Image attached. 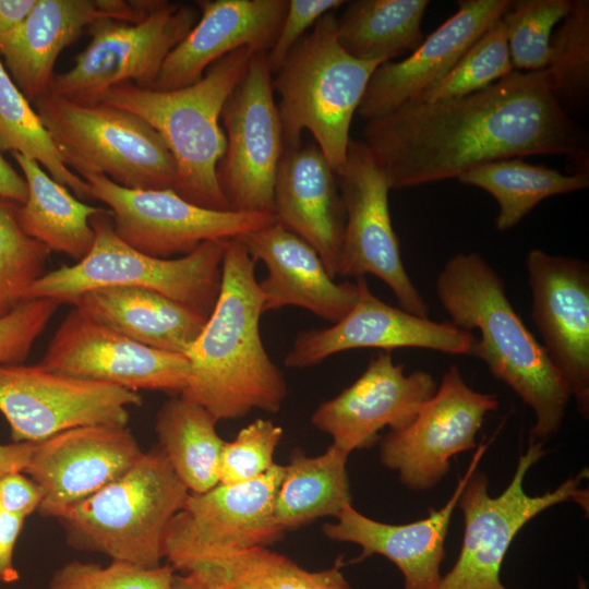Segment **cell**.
<instances>
[{"mask_svg": "<svg viewBox=\"0 0 589 589\" xmlns=\"http://www.w3.org/2000/svg\"><path fill=\"white\" fill-rule=\"evenodd\" d=\"M363 143L390 190L527 156H566L588 170V133L555 96L546 70H515L454 99L409 101L366 121Z\"/></svg>", "mask_w": 589, "mask_h": 589, "instance_id": "1", "label": "cell"}, {"mask_svg": "<svg viewBox=\"0 0 589 589\" xmlns=\"http://www.w3.org/2000/svg\"><path fill=\"white\" fill-rule=\"evenodd\" d=\"M255 265L238 238L227 240L218 299L185 353L190 377L180 396L217 421L240 419L254 409L276 413L288 394L261 337Z\"/></svg>", "mask_w": 589, "mask_h": 589, "instance_id": "2", "label": "cell"}, {"mask_svg": "<svg viewBox=\"0 0 589 589\" xmlns=\"http://www.w3.org/2000/svg\"><path fill=\"white\" fill-rule=\"evenodd\" d=\"M435 290L453 325L480 332L472 356L533 410L536 422L530 437L544 442L556 434L569 390L543 346L513 308L495 269L476 252H459L438 273Z\"/></svg>", "mask_w": 589, "mask_h": 589, "instance_id": "3", "label": "cell"}, {"mask_svg": "<svg viewBox=\"0 0 589 589\" xmlns=\"http://www.w3.org/2000/svg\"><path fill=\"white\" fill-rule=\"evenodd\" d=\"M253 53L249 48L230 52L212 63L200 81L182 88L156 91L120 84L88 103L113 106L145 120L175 160L172 190L194 205L230 211L216 175L226 148L220 113Z\"/></svg>", "mask_w": 589, "mask_h": 589, "instance_id": "4", "label": "cell"}, {"mask_svg": "<svg viewBox=\"0 0 589 589\" xmlns=\"http://www.w3.org/2000/svg\"><path fill=\"white\" fill-rule=\"evenodd\" d=\"M382 63L346 52L337 40L335 12L323 15L273 74L285 149L300 146L309 131L336 173L346 160L353 116Z\"/></svg>", "mask_w": 589, "mask_h": 589, "instance_id": "5", "label": "cell"}, {"mask_svg": "<svg viewBox=\"0 0 589 589\" xmlns=\"http://www.w3.org/2000/svg\"><path fill=\"white\" fill-rule=\"evenodd\" d=\"M189 494L158 447L143 452L121 477L56 519L74 550L155 568L164 558L166 530Z\"/></svg>", "mask_w": 589, "mask_h": 589, "instance_id": "6", "label": "cell"}, {"mask_svg": "<svg viewBox=\"0 0 589 589\" xmlns=\"http://www.w3.org/2000/svg\"><path fill=\"white\" fill-rule=\"evenodd\" d=\"M95 239L91 251L74 265H64L36 280L25 300L48 298L69 302L104 287H137L158 292L209 316L218 299L227 240L203 242L176 259L146 255L115 232L111 212L91 218Z\"/></svg>", "mask_w": 589, "mask_h": 589, "instance_id": "7", "label": "cell"}, {"mask_svg": "<svg viewBox=\"0 0 589 589\" xmlns=\"http://www.w3.org/2000/svg\"><path fill=\"white\" fill-rule=\"evenodd\" d=\"M34 107L64 164L81 177L104 175L135 190L173 189L175 160L159 134L139 116L51 92Z\"/></svg>", "mask_w": 589, "mask_h": 589, "instance_id": "8", "label": "cell"}, {"mask_svg": "<svg viewBox=\"0 0 589 589\" xmlns=\"http://www.w3.org/2000/svg\"><path fill=\"white\" fill-rule=\"evenodd\" d=\"M543 445L544 442L530 437L509 484L497 496L490 495L486 476L474 470L457 504L464 515L460 551L436 589H510L501 580V568L525 525L549 507L566 502L576 503L588 513V489L581 488L587 469L541 495L526 493L524 480L528 470L548 453Z\"/></svg>", "mask_w": 589, "mask_h": 589, "instance_id": "9", "label": "cell"}, {"mask_svg": "<svg viewBox=\"0 0 589 589\" xmlns=\"http://www.w3.org/2000/svg\"><path fill=\"white\" fill-rule=\"evenodd\" d=\"M199 16L192 4L160 0L136 23L96 20L87 27L88 45L70 70L55 75L51 93L88 103L120 84L152 89L166 58Z\"/></svg>", "mask_w": 589, "mask_h": 589, "instance_id": "10", "label": "cell"}, {"mask_svg": "<svg viewBox=\"0 0 589 589\" xmlns=\"http://www.w3.org/2000/svg\"><path fill=\"white\" fill-rule=\"evenodd\" d=\"M274 93L266 52H255L220 113L226 148L216 175L230 211L274 215V185L285 149Z\"/></svg>", "mask_w": 589, "mask_h": 589, "instance_id": "11", "label": "cell"}, {"mask_svg": "<svg viewBox=\"0 0 589 589\" xmlns=\"http://www.w3.org/2000/svg\"><path fill=\"white\" fill-rule=\"evenodd\" d=\"M89 199L107 205L116 235L154 257L187 255L203 242L228 240L275 223L264 213L214 211L194 205L172 189L135 190L104 175H85Z\"/></svg>", "mask_w": 589, "mask_h": 589, "instance_id": "12", "label": "cell"}, {"mask_svg": "<svg viewBox=\"0 0 589 589\" xmlns=\"http://www.w3.org/2000/svg\"><path fill=\"white\" fill-rule=\"evenodd\" d=\"M142 404L137 392L112 384L39 364H0V412L15 443H38L80 426H128L129 407Z\"/></svg>", "mask_w": 589, "mask_h": 589, "instance_id": "13", "label": "cell"}, {"mask_svg": "<svg viewBox=\"0 0 589 589\" xmlns=\"http://www.w3.org/2000/svg\"><path fill=\"white\" fill-rule=\"evenodd\" d=\"M336 177L346 215L337 276L373 275L393 291L401 309L429 317V306L401 259L388 206L389 185L363 141L350 140Z\"/></svg>", "mask_w": 589, "mask_h": 589, "instance_id": "14", "label": "cell"}, {"mask_svg": "<svg viewBox=\"0 0 589 589\" xmlns=\"http://www.w3.org/2000/svg\"><path fill=\"white\" fill-rule=\"evenodd\" d=\"M498 405L495 394L472 389L452 365L413 421L381 440L380 460L407 489L430 490L449 471L454 456L478 446L484 417Z\"/></svg>", "mask_w": 589, "mask_h": 589, "instance_id": "15", "label": "cell"}, {"mask_svg": "<svg viewBox=\"0 0 589 589\" xmlns=\"http://www.w3.org/2000/svg\"><path fill=\"white\" fill-rule=\"evenodd\" d=\"M37 364L63 375L171 396L180 395L190 377L185 356L134 341L75 308L61 322Z\"/></svg>", "mask_w": 589, "mask_h": 589, "instance_id": "16", "label": "cell"}, {"mask_svg": "<svg viewBox=\"0 0 589 589\" xmlns=\"http://www.w3.org/2000/svg\"><path fill=\"white\" fill-rule=\"evenodd\" d=\"M531 316L549 358L563 376L582 418L589 417V265L587 262L528 252Z\"/></svg>", "mask_w": 589, "mask_h": 589, "instance_id": "17", "label": "cell"}, {"mask_svg": "<svg viewBox=\"0 0 589 589\" xmlns=\"http://www.w3.org/2000/svg\"><path fill=\"white\" fill-rule=\"evenodd\" d=\"M356 283L358 298L351 311L329 327L299 332L285 356L287 368L314 366L338 352L359 348H423L472 356L477 338L471 332L387 304L372 293L365 277H357Z\"/></svg>", "mask_w": 589, "mask_h": 589, "instance_id": "18", "label": "cell"}, {"mask_svg": "<svg viewBox=\"0 0 589 589\" xmlns=\"http://www.w3.org/2000/svg\"><path fill=\"white\" fill-rule=\"evenodd\" d=\"M438 384L426 371L405 374L392 352L372 358L363 373L337 396L318 405L312 424L333 438V445L350 455L374 445L378 433L410 424Z\"/></svg>", "mask_w": 589, "mask_h": 589, "instance_id": "19", "label": "cell"}, {"mask_svg": "<svg viewBox=\"0 0 589 589\" xmlns=\"http://www.w3.org/2000/svg\"><path fill=\"white\" fill-rule=\"evenodd\" d=\"M142 453L128 426H80L36 443L23 472L43 492L37 513L56 519L121 477Z\"/></svg>", "mask_w": 589, "mask_h": 589, "instance_id": "20", "label": "cell"}, {"mask_svg": "<svg viewBox=\"0 0 589 589\" xmlns=\"http://www.w3.org/2000/svg\"><path fill=\"white\" fill-rule=\"evenodd\" d=\"M512 0H459L457 11L409 57L373 72L358 108L365 121L386 116L442 80L469 47L509 8Z\"/></svg>", "mask_w": 589, "mask_h": 589, "instance_id": "21", "label": "cell"}, {"mask_svg": "<svg viewBox=\"0 0 589 589\" xmlns=\"http://www.w3.org/2000/svg\"><path fill=\"white\" fill-rule=\"evenodd\" d=\"M492 441H482L477 446L449 500L440 509H431L428 517L390 525L364 516L350 504L335 518V522L323 525V533L329 540L359 545L361 553L351 561L353 563L374 554L389 560L404 577V589H436L442 579L441 564L445 557V540L453 513Z\"/></svg>", "mask_w": 589, "mask_h": 589, "instance_id": "22", "label": "cell"}, {"mask_svg": "<svg viewBox=\"0 0 589 589\" xmlns=\"http://www.w3.org/2000/svg\"><path fill=\"white\" fill-rule=\"evenodd\" d=\"M132 1L37 0L13 29L0 34V58L10 77L35 103L51 92L53 67L61 51L99 19L132 23Z\"/></svg>", "mask_w": 589, "mask_h": 589, "instance_id": "23", "label": "cell"}, {"mask_svg": "<svg viewBox=\"0 0 589 589\" xmlns=\"http://www.w3.org/2000/svg\"><path fill=\"white\" fill-rule=\"evenodd\" d=\"M200 16L166 58L152 89L172 91L200 81L206 69L241 48L266 52L273 46L288 0H200Z\"/></svg>", "mask_w": 589, "mask_h": 589, "instance_id": "24", "label": "cell"}, {"mask_svg": "<svg viewBox=\"0 0 589 589\" xmlns=\"http://www.w3.org/2000/svg\"><path fill=\"white\" fill-rule=\"evenodd\" d=\"M238 239L266 266L259 281L263 313L292 305L334 324L356 304L357 283L335 281L317 252L276 221Z\"/></svg>", "mask_w": 589, "mask_h": 589, "instance_id": "25", "label": "cell"}, {"mask_svg": "<svg viewBox=\"0 0 589 589\" xmlns=\"http://www.w3.org/2000/svg\"><path fill=\"white\" fill-rule=\"evenodd\" d=\"M164 557L206 589H352L341 557L328 569L309 572L267 546L202 543L168 529Z\"/></svg>", "mask_w": 589, "mask_h": 589, "instance_id": "26", "label": "cell"}, {"mask_svg": "<svg viewBox=\"0 0 589 589\" xmlns=\"http://www.w3.org/2000/svg\"><path fill=\"white\" fill-rule=\"evenodd\" d=\"M274 218L306 241L330 277H337L346 215L336 173L316 144L284 149L274 185Z\"/></svg>", "mask_w": 589, "mask_h": 589, "instance_id": "27", "label": "cell"}, {"mask_svg": "<svg viewBox=\"0 0 589 589\" xmlns=\"http://www.w3.org/2000/svg\"><path fill=\"white\" fill-rule=\"evenodd\" d=\"M285 466L275 464L259 478L232 485L218 483L189 494L183 510L168 530L188 539L217 545L268 546L284 532L275 519V500Z\"/></svg>", "mask_w": 589, "mask_h": 589, "instance_id": "28", "label": "cell"}, {"mask_svg": "<svg viewBox=\"0 0 589 589\" xmlns=\"http://www.w3.org/2000/svg\"><path fill=\"white\" fill-rule=\"evenodd\" d=\"M68 303L134 341L183 356L207 321L184 304L137 287L97 288Z\"/></svg>", "mask_w": 589, "mask_h": 589, "instance_id": "29", "label": "cell"}, {"mask_svg": "<svg viewBox=\"0 0 589 589\" xmlns=\"http://www.w3.org/2000/svg\"><path fill=\"white\" fill-rule=\"evenodd\" d=\"M12 155L27 184V199L17 211L22 230L50 252L82 260L95 239L91 218L108 208L81 202L36 160L20 153Z\"/></svg>", "mask_w": 589, "mask_h": 589, "instance_id": "30", "label": "cell"}, {"mask_svg": "<svg viewBox=\"0 0 589 589\" xmlns=\"http://www.w3.org/2000/svg\"><path fill=\"white\" fill-rule=\"evenodd\" d=\"M348 456L333 444L315 457L292 452L275 500V519L284 533L322 517L336 518L351 504Z\"/></svg>", "mask_w": 589, "mask_h": 589, "instance_id": "31", "label": "cell"}, {"mask_svg": "<svg viewBox=\"0 0 589 589\" xmlns=\"http://www.w3.org/2000/svg\"><path fill=\"white\" fill-rule=\"evenodd\" d=\"M336 15V36L356 59L387 62L423 41L428 0H353Z\"/></svg>", "mask_w": 589, "mask_h": 589, "instance_id": "32", "label": "cell"}, {"mask_svg": "<svg viewBox=\"0 0 589 589\" xmlns=\"http://www.w3.org/2000/svg\"><path fill=\"white\" fill-rule=\"evenodd\" d=\"M217 420L203 407L180 395L160 407L155 431L159 448L191 494L204 493L219 483V458L225 441Z\"/></svg>", "mask_w": 589, "mask_h": 589, "instance_id": "33", "label": "cell"}, {"mask_svg": "<svg viewBox=\"0 0 589 589\" xmlns=\"http://www.w3.org/2000/svg\"><path fill=\"white\" fill-rule=\"evenodd\" d=\"M457 180L492 195L498 205L495 228L506 231L518 225L543 200L587 189L589 171L564 175L557 169L517 157L477 166Z\"/></svg>", "mask_w": 589, "mask_h": 589, "instance_id": "34", "label": "cell"}, {"mask_svg": "<svg viewBox=\"0 0 589 589\" xmlns=\"http://www.w3.org/2000/svg\"><path fill=\"white\" fill-rule=\"evenodd\" d=\"M20 153L36 160L79 200L89 199L87 182L63 161L36 110L14 84L0 58V153Z\"/></svg>", "mask_w": 589, "mask_h": 589, "instance_id": "35", "label": "cell"}, {"mask_svg": "<svg viewBox=\"0 0 589 589\" xmlns=\"http://www.w3.org/2000/svg\"><path fill=\"white\" fill-rule=\"evenodd\" d=\"M551 87L572 115L585 108L589 95V1L572 0L553 32L546 67Z\"/></svg>", "mask_w": 589, "mask_h": 589, "instance_id": "36", "label": "cell"}, {"mask_svg": "<svg viewBox=\"0 0 589 589\" xmlns=\"http://www.w3.org/2000/svg\"><path fill=\"white\" fill-rule=\"evenodd\" d=\"M502 17L483 33L437 83L411 101H442L484 89L514 72Z\"/></svg>", "mask_w": 589, "mask_h": 589, "instance_id": "37", "label": "cell"}, {"mask_svg": "<svg viewBox=\"0 0 589 589\" xmlns=\"http://www.w3.org/2000/svg\"><path fill=\"white\" fill-rule=\"evenodd\" d=\"M19 205L0 197V318L24 301L28 288L45 275L50 254L22 230Z\"/></svg>", "mask_w": 589, "mask_h": 589, "instance_id": "38", "label": "cell"}, {"mask_svg": "<svg viewBox=\"0 0 589 589\" xmlns=\"http://www.w3.org/2000/svg\"><path fill=\"white\" fill-rule=\"evenodd\" d=\"M570 5L572 0H512L502 21L516 71L546 69L553 29Z\"/></svg>", "mask_w": 589, "mask_h": 589, "instance_id": "39", "label": "cell"}, {"mask_svg": "<svg viewBox=\"0 0 589 589\" xmlns=\"http://www.w3.org/2000/svg\"><path fill=\"white\" fill-rule=\"evenodd\" d=\"M175 569L168 565L141 568L111 561L108 565L69 562L59 567L49 589H170Z\"/></svg>", "mask_w": 589, "mask_h": 589, "instance_id": "40", "label": "cell"}, {"mask_svg": "<svg viewBox=\"0 0 589 589\" xmlns=\"http://www.w3.org/2000/svg\"><path fill=\"white\" fill-rule=\"evenodd\" d=\"M284 430L268 419H256L223 446L218 478L220 484L248 482L268 471Z\"/></svg>", "mask_w": 589, "mask_h": 589, "instance_id": "41", "label": "cell"}, {"mask_svg": "<svg viewBox=\"0 0 589 589\" xmlns=\"http://www.w3.org/2000/svg\"><path fill=\"white\" fill-rule=\"evenodd\" d=\"M61 302L40 298L22 301L0 318V364H22Z\"/></svg>", "mask_w": 589, "mask_h": 589, "instance_id": "42", "label": "cell"}, {"mask_svg": "<svg viewBox=\"0 0 589 589\" xmlns=\"http://www.w3.org/2000/svg\"><path fill=\"white\" fill-rule=\"evenodd\" d=\"M346 1L342 0H288L286 15L278 35L266 53L274 74L293 46L325 14L335 12Z\"/></svg>", "mask_w": 589, "mask_h": 589, "instance_id": "43", "label": "cell"}, {"mask_svg": "<svg viewBox=\"0 0 589 589\" xmlns=\"http://www.w3.org/2000/svg\"><path fill=\"white\" fill-rule=\"evenodd\" d=\"M43 501L39 486L23 472L0 476V512L26 518L37 512Z\"/></svg>", "mask_w": 589, "mask_h": 589, "instance_id": "44", "label": "cell"}, {"mask_svg": "<svg viewBox=\"0 0 589 589\" xmlns=\"http://www.w3.org/2000/svg\"><path fill=\"white\" fill-rule=\"evenodd\" d=\"M24 517L0 512V582L12 584L20 575L13 556L16 540L24 525Z\"/></svg>", "mask_w": 589, "mask_h": 589, "instance_id": "45", "label": "cell"}, {"mask_svg": "<svg viewBox=\"0 0 589 589\" xmlns=\"http://www.w3.org/2000/svg\"><path fill=\"white\" fill-rule=\"evenodd\" d=\"M0 197L17 204L27 199V184L0 153Z\"/></svg>", "mask_w": 589, "mask_h": 589, "instance_id": "46", "label": "cell"}, {"mask_svg": "<svg viewBox=\"0 0 589 589\" xmlns=\"http://www.w3.org/2000/svg\"><path fill=\"white\" fill-rule=\"evenodd\" d=\"M36 443L22 442L0 444V476L9 472H23Z\"/></svg>", "mask_w": 589, "mask_h": 589, "instance_id": "47", "label": "cell"}, {"mask_svg": "<svg viewBox=\"0 0 589 589\" xmlns=\"http://www.w3.org/2000/svg\"><path fill=\"white\" fill-rule=\"evenodd\" d=\"M37 0H0V34L21 24Z\"/></svg>", "mask_w": 589, "mask_h": 589, "instance_id": "48", "label": "cell"}, {"mask_svg": "<svg viewBox=\"0 0 589 589\" xmlns=\"http://www.w3.org/2000/svg\"><path fill=\"white\" fill-rule=\"evenodd\" d=\"M170 589H206L188 575L175 574Z\"/></svg>", "mask_w": 589, "mask_h": 589, "instance_id": "49", "label": "cell"}]
</instances>
